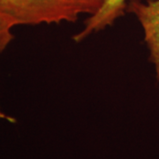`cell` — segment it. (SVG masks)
I'll use <instances>...</instances> for the list:
<instances>
[{
  "label": "cell",
  "instance_id": "cell-1",
  "mask_svg": "<svg viewBox=\"0 0 159 159\" xmlns=\"http://www.w3.org/2000/svg\"><path fill=\"white\" fill-rule=\"evenodd\" d=\"M104 0H0V13L15 26L75 22L91 16Z\"/></svg>",
  "mask_w": 159,
  "mask_h": 159
},
{
  "label": "cell",
  "instance_id": "cell-3",
  "mask_svg": "<svg viewBox=\"0 0 159 159\" xmlns=\"http://www.w3.org/2000/svg\"><path fill=\"white\" fill-rule=\"evenodd\" d=\"M127 2V0H104L99 10L86 20L84 28L80 33L74 34L73 39L80 43L91 34L111 26L115 20L125 14Z\"/></svg>",
  "mask_w": 159,
  "mask_h": 159
},
{
  "label": "cell",
  "instance_id": "cell-5",
  "mask_svg": "<svg viewBox=\"0 0 159 159\" xmlns=\"http://www.w3.org/2000/svg\"><path fill=\"white\" fill-rule=\"evenodd\" d=\"M0 119H10V118H8V117H6V115L4 113H2L1 112V111H0Z\"/></svg>",
  "mask_w": 159,
  "mask_h": 159
},
{
  "label": "cell",
  "instance_id": "cell-4",
  "mask_svg": "<svg viewBox=\"0 0 159 159\" xmlns=\"http://www.w3.org/2000/svg\"><path fill=\"white\" fill-rule=\"evenodd\" d=\"M14 27L15 25L10 20L0 13V53L6 50L13 39L14 35L11 29Z\"/></svg>",
  "mask_w": 159,
  "mask_h": 159
},
{
  "label": "cell",
  "instance_id": "cell-2",
  "mask_svg": "<svg viewBox=\"0 0 159 159\" xmlns=\"http://www.w3.org/2000/svg\"><path fill=\"white\" fill-rule=\"evenodd\" d=\"M126 11L135 15L144 33L149 51V60L155 66L159 81V0H130Z\"/></svg>",
  "mask_w": 159,
  "mask_h": 159
}]
</instances>
